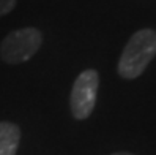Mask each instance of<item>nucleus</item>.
Returning <instances> with one entry per match:
<instances>
[{"label": "nucleus", "instance_id": "obj_3", "mask_svg": "<svg viewBox=\"0 0 156 155\" xmlns=\"http://www.w3.org/2000/svg\"><path fill=\"white\" fill-rule=\"evenodd\" d=\"M99 76L95 70H85L77 76L71 90V113L79 120H84L91 114L96 103Z\"/></svg>", "mask_w": 156, "mask_h": 155}, {"label": "nucleus", "instance_id": "obj_2", "mask_svg": "<svg viewBox=\"0 0 156 155\" xmlns=\"http://www.w3.org/2000/svg\"><path fill=\"white\" fill-rule=\"evenodd\" d=\"M41 41L43 36L40 30L33 29V27L14 30L8 33L3 40L2 46H0V56L6 63H11V65L22 63L35 56L41 46Z\"/></svg>", "mask_w": 156, "mask_h": 155}, {"label": "nucleus", "instance_id": "obj_1", "mask_svg": "<svg viewBox=\"0 0 156 155\" xmlns=\"http://www.w3.org/2000/svg\"><path fill=\"white\" fill-rule=\"evenodd\" d=\"M156 56V32L151 29H142L136 32L118 60V75L125 79H134L140 76Z\"/></svg>", "mask_w": 156, "mask_h": 155}, {"label": "nucleus", "instance_id": "obj_4", "mask_svg": "<svg viewBox=\"0 0 156 155\" xmlns=\"http://www.w3.org/2000/svg\"><path fill=\"white\" fill-rule=\"evenodd\" d=\"M19 139L21 130L16 124L0 122V155H14Z\"/></svg>", "mask_w": 156, "mask_h": 155}, {"label": "nucleus", "instance_id": "obj_6", "mask_svg": "<svg viewBox=\"0 0 156 155\" xmlns=\"http://www.w3.org/2000/svg\"><path fill=\"white\" fill-rule=\"evenodd\" d=\"M111 155H134V153H129V152H115V153H111Z\"/></svg>", "mask_w": 156, "mask_h": 155}, {"label": "nucleus", "instance_id": "obj_5", "mask_svg": "<svg viewBox=\"0 0 156 155\" xmlns=\"http://www.w3.org/2000/svg\"><path fill=\"white\" fill-rule=\"evenodd\" d=\"M16 6V0H0V17L8 14Z\"/></svg>", "mask_w": 156, "mask_h": 155}]
</instances>
